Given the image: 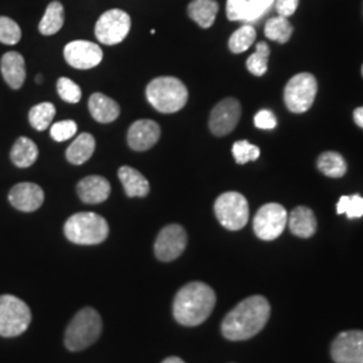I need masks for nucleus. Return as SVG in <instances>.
<instances>
[{"instance_id":"31","label":"nucleus","mask_w":363,"mask_h":363,"mask_svg":"<svg viewBox=\"0 0 363 363\" xmlns=\"http://www.w3.org/2000/svg\"><path fill=\"white\" fill-rule=\"evenodd\" d=\"M337 214H346L349 218L363 217V198L359 195L342 196L337 205Z\"/></svg>"},{"instance_id":"23","label":"nucleus","mask_w":363,"mask_h":363,"mask_svg":"<svg viewBox=\"0 0 363 363\" xmlns=\"http://www.w3.org/2000/svg\"><path fill=\"white\" fill-rule=\"evenodd\" d=\"M38 147L28 138H19L13 145L10 157L19 169H27L38 159Z\"/></svg>"},{"instance_id":"6","label":"nucleus","mask_w":363,"mask_h":363,"mask_svg":"<svg viewBox=\"0 0 363 363\" xmlns=\"http://www.w3.org/2000/svg\"><path fill=\"white\" fill-rule=\"evenodd\" d=\"M30 323L31 311L23 300L13 295L0 296V337H19Z\"/></svg>"},{"instance_id":"39","label":"nucleus","mask_w":363,"mask_h":363,"mask_svg":"<svg viewBox=\"0 0 363 363\" xmlns=\"http://www.w3.org/2000/svg\"><path fill=\"white\" fill-rule=\"evenodd\" d=\"M298 0H276V10L280 16L288 18L298 9Z\"/></svg>"},{"instance_id":"41","label":"nucleus","mask_w":363,"mask_h":363,"mask_svg":"<svg viewBox=\"0 0 363 363\" xmlns=\"http://www.w3.org/2000/svg\"><path fill=\"white\" fill-rule=\"evenodd\" d=\"M162 363H184V361L181 359L179 357H169V358L164 359Z\"/></svg>"},{"instance_id":"21","label":"nucleus","mask_w":363,"mask_h":363,"mask_svg":"<svg viewBox=\"0 0 363 363\" xmlns=\"http://www.w3.org/2000/svg\"><path fill=\"white\" fill-rule=\"evenodd\" d=\"M118 179L130 198H143L150 193V183L138 169L123 166L118 169Z\"/></svg>"},{"instance_id":"19","label":"nucleus","mask_w":363,"mask_h":363,"mask_svg":"<svg viewBox=\"0 0 363 363\" xmlns=\"http://www.w3.org/2000/svg\"><path fill=\"white\" fill-rule=\"evenodd\" d=\"M288 225L295 235L300 238H310L316 232L318 220L311 208L298 206L289 214Z\"/></svg>"},{"instance_id":"10","label":"nucleus","mask_w":363,"mask_h":363,"mask_svg":"<svg viewBox=\"0 0 363 363\" xmlns=\"http://www.w3.org/2000/svg\"><path fill=\"white\" fill-rule=\"evenodd\" d=\"M130 30V18L128 13L121 10H109L97 21L94 33L101 43L112 46L123 42Z\"/></svg>"},{"instance_id":"24","label":"nucleus","mask_w":363,"mask_h":363,"mask_svg":"<svg viewBox=\"0 0 363 363\" xmlns=\"http://www.w3.org/2000/svg\"><path fill=\"white\" fill-rule=\"evenodd\" d=\"M94 147L96 142L91 133H81L77 139L69 145L66 151V159L74 166L84 164L91 159L94 152Z\"/></svg>"},{"instance_id":"36","label":"nucleus","mask_w":363,"mask_h":363,"mask_svg":"<svg viewBox=\"0 0 363 363\" xmlns=\"http://www.w3.org/2000/svg\"><path fill=\"white\" fill-rule=\"evenodd\" d=\"M274 3V0H247V22H253L259 19Z\"/></svg>"},{"instance_id":"13","label":"nucleus","mask_w":363,"mask_h":363,"mask_svg":"<svg viewBox=\"0 0 363 363\" xmlns=\"http://www.w3.org/2000/svg\"><path fill=\"white\" fill-rule=\"evenodd\" d=\"M241 117V105L235 99H225L210 113L208 127L216 136H226L237 127Z\"/></svg>"},{"instance_id":"42","label":"nucleus","mask_w":363,"mask_h":363,"mask_svg":"<svg viewBox=\"0 0 363 363\" xmlns=\"http://www.w3.org/2000/svg\"><path fill=\"white\" fill-rule=\"evenodd\" d=\"M35 81H37L38 84H40V82H42V76H38V77L35 78Z\"/></svg>"},{"instance_id":"40","label":"nucleus","mask_w":363,"mask_h":363,"mask_svg":"<svg viewBox=\"0 0 363 363\" xmlns=\"http://www.w3.org/2000/svg\"><path fill=\"white\" fill-rule=\"evenodd\" d=\"M354 120H355L357 125H359L361 128H363V106L354 111Z\"/></svg>"},{"instance_id":"33","label":"nucleus","mask_w":363,"mask_h":363,"mask_svg":"<svg viewBox=\"0 0 363 363\" xmlns=\"http://www.w3.org/2000/svg\"><path fill=\"white\" fill-rule=\"evenodd\" d=\"M22 38L21 27L7 16H0V42L4 45H16Z\"/></svg>"},{"instance_id":"12","label":"nucleus","mask_w":363,"mask_h":363,"mask_svg":"<svg viewBox=\"0 0 363 363\" xmlns=\"http://www.w3.org/2000/svg\"><path fill=\"white\" fill-rule=\"evenodd\" d=\"M331 357L335 363H363V331L340 333L333 342Z\"/></svg>"},{"instance_id":"9","label":"nucleus","mask_w":363,"mask_h":363,"mask_svg":"<svg viewBox=\"0 0 363 363\" xmlns=\"http://www.w3.org/2000/svg\"><path fill=\"white\" fill-rule=\"evenodd\" d=\"M288 213L279 203H267L259 208L253 220L255 233L259 240L273 241L286 230Z\"/></svg>"},{"instance_id":"26","label":"nucleus","mask_w":363,"mask_h":363,"mask_svg":"<svg viewBox=\"0 0 363 363\" xmlns=\"http://www.w3.org/2000/svg\"><path fill=\"white\" fill-rule=\"evenodd\" d=\"M318 169L330 178H342L347 172L343 156L337 152H325L318 159Z\"/></svg>"},{"instance_id":"37","label":"nucleus","mask_w":363,"mask_h":363,"mask_svg":"<svg viewBox=\"0 0 363 363\" xmlns=\"http://www.w3.org/2000/svg\"><path fill=\"white\" fill-rule=\"evenodd\" d=\"M247 0H228L226 15L229 21H245Z\"/></svg>"},{"instance_id":"18","label":"nucleus","mask_w":363,"mask_h":363,"mask_svg":"<svg viewBox=\"0 0 363 363\" xmlns=\"http://www.w3.org/2000/svg\"><path fill=\"white\" fill-rule=\"evenodd\" d=\"M0 69L4 81L11 89H21L26 79V65L23 57L16 52H6L1 57Z\"/></svg>"},{"instance_id":"15","label":"nucleus","mask_w":363,"mask_h":363,"mask_svg":"<svg viewBox=\"0 0 363 363\" xmlns=\"http://www.w3.org/2000/svg\"><path fill=\"white\" fill-rule=\"evenodd\" d=\"M9 201L16 210L33 213L42 206L45 201V194L38 184L25 182L13 186L10 190Z\"/></svg>"},{"instance_id":"7","label":"nucleus","mask_w":363,"mask_h":363,"mask_svg":"<svg viewBox=\"0 0 363 363\" xmlns=\"http://www.w3.org/2000/svg\"><path fill=\"white\" fill-rule=\"evenodd\" d=\"M214 213L220 225L228 230H240L249 220L247 198L240 193L229 191L220 195L214 205Z\"/></svg>"},{"instance_id":"16","label":"nucleus","mask_w":363,"mask_h":363,"mask_svg":"<svg viewBox=\"0 0 363 363\" xmlns=\"http://www.w3.org/2000/svg\"><path fill=\"white\" fill-rule=\"evenodd\" d=\"M160 138V127L152 120L135 121L128 130L127 140L135 151H147L152 148Z\"/></svg>"},{"instance_id":"17","label":"nucleus","mask_w":363,"mask_h":363,"mask_svg":"<svg viewBox=\"0 0 363 363\" xmlns=\"http://www.w3.org/2000/svg\"><path fill=\"white\" fill-rule=\"evenodd\" d=\"M77 193L84 203L97 205L108 199L111 194V184L103 177L91 175L78 182Z\"/></svg>"},{"instance_id":"27","label":"nucleus","mask_w":363,"mask_h":363,"mask_svg":"<svg viewBox=\"0 0 363 363\" xmlns=\"http://www.w3.org/2000/svg\"><path fill=\"white\" fill-rule=\"evenodd\" d=\"M264 33H265V37L271 40L279 42V43H286L294 33V27L284 16H276V18H271L267 22Z\"/></svg>"},{"instance_id":"8","label":"nucleus","mask_w":363,"mask_h":363,"mask_svg":"<svg viewBox=\"0 0 363 363\" xmlns=\"http://www.w3.org/2000/svg\"><path fill=\"white\" fill-rule=\"evenodd\" d=\"M318 91L316 78L310 73H300L291 78L284 89L286 108L294 113H304L311 108Z\"/></svg>"},{"instance_id":"14","label":"nucleus","mask_w":363,"mask_h":363,"mask_svg":"<svg viewBox=\"0 0 363 363\" xmlns=\"http://www.w3.org/2000/svg\"><path fill=\"white\" fill-rule=\"evenodd\" d=\"M64 54L66 62L79 70L96 67L104 57L101 48L89 40H74L67 43Z\"/></svg>"},{"instance_id":"38","label":"nucleus","mask_w":363,"mask_h":363,"mask_svg":"<svg viewBox=\"0 0 363 363\" xmlns=\"http://www.w3.org/2000/svg\"><path fill=\"white\" fill-rule=\"evenodd\" d=\"M255 125L259 130H273L277 125V120L271 111H259L255 116Z\"/></svg>"},{"instance_id":"11","label":"nucleus","mask_w":363,"mask_h":363,"mask_svg":"<svg viewBox=\"0 0 363 363\" xmlns=\"http://www.w3.org/2000/svg\"><path fill=\"white\" fill-rule=\"evenodd\" d=\"M187 247V233L178 223H171L163 228L155 241L157 259L169 262L178 259Z\"/></svg>"},{"instance_id":"32","label":"nucleus","mask_w":363,"mask_h":363,"mask_svg":"<svg viewBox=\"0 0 363 363\" xmlns=\"http://www.w3.org/2000/svg\"><path fill=\"white\" fill-rule=\"evenodd\" d=\"M233 156L238 164H247L249 162L257 160L259 156V148L255 144L247 140H240L233 144Z\"/></svg>"},{"instance_id":"34","label":"nucleus","mask_w":363,"mask_h":363,"mask_svg":"<svg viewBox=\"0 0 363 363\" xmlns=\"http://www.w3.org/2000/svg\"><path fill=\"white\" fill-rule=\"evenodd\" d=\"M57 91H58L60 97L70 104H77L82 96L81 88L70 78H60L57 82Z\"/></svg>"},{"instance_id":"25","label":"nucleus","mask_w":363,"mask_h":363,"mask_svg":"<svg viewBox=\"0 0 363 363\" xmlns=\"http://www.w3.org/2000/svg\"><path fill=\"white\" fill-rule=\"evenodd\" d=\"M64 22H65L64 6L60 1H52L48 6L46 13L39 23V31L43 35H52L62 28Z\"/></svg>"},{"instance_id":"2","label":"nucleus","mask_w":363,"mask_h":363,"mask_svg":"<svg viewBox=\"0 0 363 363\" xmlns=\"http://www.w3.org/2000/svg\"><path fill=\"white\" fill-rule=\"evenodd\" d=\"M216 292L211 286L193 281L182 286L174 300V318L182 325L195 327L208 320L216 306Z\"/></svg>"},{"instance_id":"35","label":"nucleus","mask_w":363,"mask_h":363,"mask_svg":"<svg viewBox=\"0 0 363 363\" xmlns=\"http://www.w3.org/2000/svg\"><path fill=\"white\" fill-rule=\"evenodd\" d=\"M77 132V124L73 120H64L52 124L50 135L55 142H66Z\"/></svg>"},{"instance_id":"29","label":"nucleus","mask_w":363,"mask_h":363,"mask_svg":"<svg viewBox=\"0 0 363 363\" xmlns=\"http://www.w3.org/2000/svg\"><path fill=\"white\" fill-rule=\"evenodd\" d=\"M269 46L265 42H259L256 48V52L252 54L247 61V70L253 74L261 77L268 70V58H269Z\"/></svg>"},{"instance_id":"22","label":"nucleus","mask_w":363,"mask_h":363,"mask_svg":"<svg viewBox=\"0 0 363 363\" xmlns=\"http://www.w3.org/2000/svg\"><path fill=\"white\" fill-rule=\"evenodd\" d=\"M218 9L220 7L216 0H193L189 4L187 11L196 25L202 28H208L214 23Z\"/></svg>"},{"instance_id":"4","label":"nucleus","mask_w":363,"mask_h":363,"mask_svg":"<svg viewBox=\"0 0 363 363\" xmlns=\"http://www.w3.org/2000/svg\"><path fill=\"white\" fill-rule=\"evenodd\" d=\"M66 238L77 245H97L104 242L109 234L106 220L91 211L77 213L66 220Z\"/></svg>"},{"instance_id":"5","label":"nucleus","mask_w":363,"mask_h":363,"mask_svg":"<svg viewBox=\"0 0 363 363\" xmlns=\"http://www.w3.org/2000/svg\"><path fill=\"white\" fill-rule=\"evenodd\" d=\"M101 333L103 320L100 313L91 307L82 308L66 328V347L70 351L85 350L97 342Z\"/></svg>"},{"instance_id":"28","label":"nucleus","mask_w":363,"mask_h":363,"mask_svg":"<svg viewBox=\"0 0 363 363\" xmlns=\"http://www.w3.org/2000/svg\"><path fill=\"white\" fill-rule=\"evenodd\" d=\"M55 116V106L52 103H40L28 112V121L34 130H45L52 124Z\"/></svg>"},{"instance_id":"20","label":"nucleus","mask_w":363,"mask_h":363,"mask_svg":"<svg viewBox=\"0 0 363 363\" xmlns=\"http://www.w3.org/2000/svg\"><path fill=\"white\" fill-rule=\"evenodd\" d=\"M89 111L93 118L101 124L112 123L120 115V106L116 101L103 93L91 94L89 99Z\"/></svg>"},{"instance_id":"3","label":"nucleus","mask_w":363,"mask_h":363,"mask_svg":"<svg viewBox=\"0 0 363 363\" xmlns=\"http://www.w3.org/2000/svg\"><path fill=\"white\" fill-rule=\"evenodd\" d=\"M145 96L156 111L162 113H175L187 103L189 91L178 78L159 77L148 84Z\"/></svg>"},{"instance_id":"1","label":"nucleus","mask_w":363,"mask_h":363,"mask_svg":"<svg viewBox=\"0 0 363 363\" xmlns=\"http://www.w3.org/2000/svg\"><path fill=\"white\" fill-rule=\"evenodd\" d=\"M269 301L264 296H250L237 304L220 325L222 335L229 340H247L257 335L268 323Z\"/></svg>"},{"instance_id":"30","label":"nucleus","mask_w":363,"mask_h":363,"mask_svg":"<svg viewBox=\"0 0 363 363\" xmlns=\"http://www.w3.org/2000/svg\"><path fill=\"white\" fill-rule=\"evenodd\" d=\"M256 30L255 27L242 26L240 27L233 35L229 39V49L234 54L247 52V49L255 43L256 40Z\"/></svg>"}]
</instances>
